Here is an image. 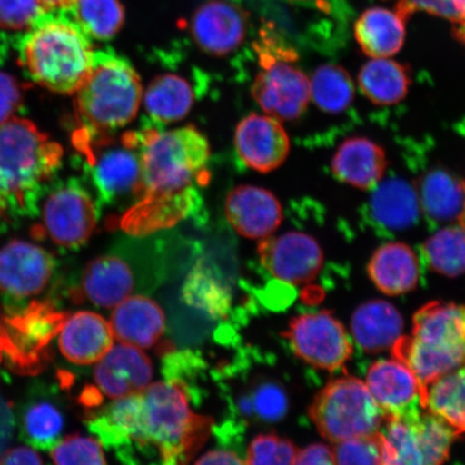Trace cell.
<instances>
[{"label":"cell","mask_w":465,"mask_h":465,"mask_svg":"<svg viewBox=\"0 0 465 465\" xmlns=\"http://www.w3.org/2000/svg\"><path fill=\"white\" fill-rule=\"evenodd\" d=\"M90 38L112 39L124 25L125 11L120 0H73L64 10Z\"/></svg>","instance_id":"33"},{"label":"cell","mask_w":465,"mask_h":465,"mask_svg":"<svg viewBox=\"0 0 465 465\" xmlns=\"http://www.w3.org/2000/svg\"><path fill=\"white\" fill-rule=\"evenodd\" d=\"M114 339L124 344L147 349L159 341L165 331V316L156 302L143 295H131L114 307Z\"/></svg>","instance_id":"23"},{"label":"cell","mask_w":465,"mask_h":465,"mask_svg":"<svg viewBox=\"0 0 465 465\" xmlns=\"http://www.w3.org/2000/svg\"><path fill=\"white\" fill-rule=\"evenodd\" d=\"M351 331L354 341L363 351L381 352L391 349L402 336L403 319L387 302L371 301L354 312Z\"/></svg>","instance_id":"26"},{"label":"cell","mask_w":465,"mask_h":465,"mask_svg":"<svg viewBox=\"0 0 465 465\" xmlns=\"http://www.w3.org/2000/svg\"><path fill=\"white\" fill-rule=\"evenodd\" d=\"M258 252L261 264L267 272L289 284L311 282L323 264L319 243L315 238L302 232L262 238Z\"/></svg>","instance_id":"11"},{"label":"cell","mask_w":465,"mask_h":465,"mask_svg":"<svg viewBox=\"0 0 465 465\" xmlns=\"http://www.w3.org/2000/svg\"><path fill=\"white\" fill-rule=\"evenodd\" d=\"M248 14L230 0H208L192 16V38L203 52L214 56L232 54L245 39Z\"/></svg>","instance_id":"14"},{"label":"cell","mask_w":465,"mask_h":465,"mask_svg":"<svg viewBox=\"0 0 465 465\" xmlns=\"http://www.w3.org/2000/svg\"><path fill=\"white\" fill-rule=\"evenodd\" d=\"M112 325L101 315L78 312L68 317L60 331V349L69 361L79 365L97 363L114 347Z\"/></svg>","instance_id":"21"},{"label":"cell","mask_w":465,"mask_h":465,"mask_svg":"<svg viewBox=\"0 0 465 465\" xmlns=\"http://www.w3.org/2000/svg\"><path fill=\"white\" fill-rule=\"evenodd\" d=\"M183 294L189 305L212 317H223L230 310L231 294L228 289L203 263L191 271Z\"/></svg>","instance_id":"37"},{"label":"cell","mask_w":465,"mask_h":465,"mask_svg":"<svg viewBox=\"0 0 465 465\" xmlns=\"http://www.w3.org/2000/svg\"><path fill=\"white\" fill-rule=\"evenodd\" d=\"M54 263L45 249L13 241L0 249V292L15 298L37 295L48 286Z\"/></svg>","instance_id":"15"},{"label":"cell","mask_w":465,"mask_h":465,"mask_svg":"<svg viewBox=\"0 0 465 465\" xmlns=\"http://www.w3.org/2000/svg\"><path fill=\"white\" fill-rule=\"evenodd\" d=\"M22 103V92L17 81L11 75L0 73V124L13 118Z\"/></svg>","instance_id":"44"},{"label":"cell","mask_w":465,"mask_h":465,"mask_svg":"<svg viewBox=\"0 0 465 465\" xmlns=\"http://www.w3.org/2000/svg\"><path fill=\"white\" fill-rule=\"evenodd\" d=\"M136 276L129 261L118 254L102 255L85 266L79 298L84 296L100 307H115L135 291Z\"/></svg>","instance_id":"22"},{"label":"cell","mask_w":465,"mask_h":465,"mask_svg":"<svg viewBox=\"0 0 465 465\" xmlns=\"http://www.w3.org/2000/svg\"><path fill=\"white\" fill-rule=\"evenodd\" d=\"M295 464H335L333 450L323 444H313L299 450Z\"/></svg>","instance_id":"46"},{"label":"cell","mask_w":465,"mask_h":465,"mask_svg":"<svg viewBox=\"0 0 465 465\" xmlns=\"http://www.w3.org/2000/svg\"><path fill=\"white\" fill-rule=\"evenodd\" d=\"M420 202L434 221L459 218L465 203V182L443 171L429 173L421 182Z\"/></svg>","instance_id":"32"},{"label":"cell","mask_w":465,"mask_h":465,"mask_svg":"<svg viewBox=\"0 0 465 465\" xmlns=\"http://www.w3.org/2000/svg\"><path fill=\"white\" fill-rule=\"evenodd\" d=\"M75 106L86 129H120L135 118L143 84L135 68L114 52H95L89 75L75 92Z\"/></svg>","instance_id":"5"},{"label":"cell","mask_w":465,"mask_h":465,"mask_svg":"<svg viewBox=\"0 0 465 465\" xmlns=\"http://www.w3.org/2000/svg\"><path fill=\"white\" fill-rule=\"evenodd\" d=\"M234 410L245 422H275L286 414L288 399L274 382L253 383L252 388L247 387L238 395Z\"/></svg>","instance_id":"36"},{"label":"cell","mask_w":465,"mask_h":465,"mask_svg":"<svg viewBox=\"0 0 465 465\" xmlns=\"http://www.w3.org/2000/svg\"><path fill=\"white\" fill-rule=\"evenodd\" d=\"M225 214L238 234L252 240L271 236L283 218L282 203L269 190L241 185L230 192Z\"/></svg>","instance_id":"18"},{"label":"cell","mask_w":465,"mask_h":465,"mask_svg":"<svg viewBox=\"0 0 465 465\" xmlns=\"http://www.w3.org/2000/svg\"><path fill=\"white\" fill-rule=\"evenodd\" d=\"M64 420L60 411L49 403L27 407L23 415L22 432L28 444L40 450H52L62 433Z\"/></svg>","instance_id":"38"},{"label":"cell","mask_w":465,"mask_h":465,"mask_svg":"<svg viewBox=\"0 0 465 465\" xmlns=\"http://www.w3.org/2000/svg\"><path fill=\"white\" fill-rule=\"evenodd\" d=\"M299 450L275 434H260L250 443L245 464H295Z\"/></svg>","instance_id":"40"},{"label":"cell","mask_w":465,"mask_h":465,"mask_svg":"<svg viewBox=\"0 0 465 465\" xmlns=\"http://www.w3.org/2000/svg\"><path fill=\"white\" fill-rule=\"evenodd\" d=\"M353 97V81L346 69L327 64L313 73L311 80V98L322 112H345L351 106Z\"/></svg>","instance_id":"34"},{"label":"cell","mask_w":465,"mask_h":465,"mask_svg":"<svg viewBox=\"0 0 465 465\" xmlns=\"http://www.w3.org/2000/svg\"><path fill=\"white\" fill-rule=\"evenodd\" d=\"M45 14L39 0H0V28L28 32Z\"/></svg>","instance_id":"43"},{"label":"cell","mask_w":465,"mask_h":465,"mask_svg":"<svg viewBox=\"0 0 465 465\" xmlns=\"http://www.w3.org/2000/svg\"><path fill=\"white\" fill-rule=\"evenodd\" d=\"M196 464H245L236 452L225 450H212L203 455Z\"/></svg>","instance_id":"48"},{"label":"cell","mask_w":465,"mask_h":465,"mask_svg":"<svg viewBox=\"0 0 465 465\" xmlns=\"http://www.w3.org/2000/svg\"><path fill=\"white\" fill-rule=\"evenodd\" d=\"M135 136L142 170L138 199L200 190L207 174L211 147L196 127L164 132L151 127Z\"/></svg>","instance_id":"3"},{"label":"cell","mask_w":465,"mask_h":465,"mask_svg":"<svg viewBox=\"0 0 465 465\" xmlns=\"http://www.w3.org/2000/svg\"><path fill=\"white\" fill-rule=\"evenodd\" d=\"M91 166L93 182L104 202L138 197L142 170L135 133L126 134L124 147L95 156Z\"/></svg>","instance_id":"20"},{"label":"cell","mask_w":465,"mask_h":465,"mask_svg":"<svg viewBox=\"0 0 465 465\" xmlns=\"http://www.w3.org/2000/svg\"><path fill=\"white\" fill-rule=\"evenodd\" d=\"M407 19L398 9L365 10L354 25V37L364 54L371 58L391 57L403 48Z\"/></svg>","instance_id":"25"},{"label":"cell","mask_w":465,"mask_h":465,"mask_svg":"<svg viewBox=\"0 0 465 465\" xmlns=\"http://www.w3.org/2000/svg\"><path fill=\"white\" fill-rule=\"evenodd\" d=\"M254 50L259 57L252 86L254 101L279 121L299 119L311 101V80L294 65L295 52L271 27L261 29Z\"/></svg>","instance_id":"7"},{"label":"cell","mask_w":465,"mask_h":465,"mask_svg":"<svg viewBox=\"0 0 465 465\" xmlns=\"http://www.w3.org/2000/svg\"><path fill=\"white\" fill-rule=\"evenodd\" d=\"M202 203L200 191L178 195H143L121 217L120 228L133 236H147L196 216Z\"/></svg>","instance_id":"17"},{"label":"cell","mask_w":465,"mask_h":465,"mask_svg":"<svg viewBox=\"0 0 465 465\" xmlns=\"http://www.w3.org/2000/svg\"><path fill=\"white\" fill-rule=\"evenodd\" d=\"M388 166L385 151L364 137H352L342 143L332 160L334 176L360 190L376 187Z\"/></svg>","instance_id":"24"},{"label":"cell","mask_w":465,"mask_h":465,"mask_svg":"<svg viewBox=\"0 0 465 465\" xmlns=\"http://www.w3.org/2000/svg\"><path fill=\"white\" fill-rule=\"evenodd\" d=\"M51 458L56 464H106V457L100 441L81 435L68 436L58 440L51 450Z\"/></svg>","instance_id":"39"},{"label":"cell","mask_w":465,"mask_h":465,"mask_svg":"<svg viewBox=\"0 0 465 465\" xmlns=\"http://www.w3.org/2000/svg\"><path fill=\"white\" fill-rule=\"evenodd\" d=\"M179 383H150L143 391L116 399L92 418L89 427L101 443L130 458L154 453L165 464L188 463L206 443L212 418L194 414Z\"/></svg>","instance_id":"1"},{"label":"cell","mask_w":465,"mask_h":465,"mask_svg":"<svg viewBox=\"0 0 465 465\" xmlns=\"http://www.w3.org/2000/svg\"><path fill=\"white\" fill-rule=\"evenodd\" d=\"M235 148L243 164L260 173H270L288 158L290 139L274 116L252 114L236 127Z\"/></svg>","instance_id":"16"},{"label":"cell","mask_w":465,"mask_h":465,"mask_svg":"<svg viewBox=\"0 0 465 465\" xmlns=\"http://www.w3.org/2000/svg\"><path fill=\"white\" fill-rule=\"evenodd\" d=\"M397 9L407 17L416 11L449 20L459 39L465 42V0H398Z\"/></svg>","instance_id":"41"},{"label":"cell","mask_w":465,"mask_h":465,"mask_svg":"<svg viewBox=\"0 0 465 465\" xmlns=\"http://www.w3.org/2000/svg\"><path fill=\"white\" fill-rule=\"evenodd\" d=\"M60 144L31 121L13 116L0 124V207L20 203L61 165Z\"/></svg>","instance_id":"6"},{"label":"cell","mask_w":465,"mask_h":465,"mask_svg":"<svg viewBox=\"0 0 465 465\" xmlns=\"http://www.w3.org/2000/svg\"><path fill=\"white\" fill-rule=\"evenodd\" d=\"M360 90L378 106H391L404 100L411 84V74L402 64L391 58H373L364 64L358 75Z\"/></svg>","instance_id":"29"},{"label":"cell","mask_w":465,"mask_h":465,"mask_svg":"<svg viewBox=\"0 0 465 465\" xmlns=\"http://www.w3.org/2000/svg\"><path fill=\"white\" fill-rule=\"evenodd\" d=\"M15 415L13 409L0 395V456L8 450L15 433Z\"/></svg>","instance_id":"45"},{"label":"cell","mask_w":465,"mask_h":465,"mask_svg":"<svg viewBox=\"0 0 465 465\" xmlns=\"http://www.w3.org/2000/svg\"><path fill=\"white\" fill-rule=\"evenodd\" d=\"M284 336L296 356L320 370H339L352 354V342L344 325L329 312L293 318Z\"/></svg>","instance_id":"10"},{"label":"cell","mask_w":465,"mask_h":465,"mask_svg":"<svg viewBox=\"0 0 465 465\" xmlns=\"http://www.w3.org/2000/svg\"><path fill=\"white\" fill-rule=\"evenodd\" d=\"M0 464H43V459L28 447H16L0 456Z\"/></svg>","instance_id":"47"},{"label":"cell","mask_w":465,"mask_h":465,"mask_svg":"<svg viewBox=\"0 0 465 465\" xmlns=\"http://www.w3.org/2000/svg\"><path fill=\"white\" fill-rule=\"evenodd\" d=\"M95 51L91 38L64 11L45 13L26 34L21 56L35 83L74 94L89 75Z\"/></svg>","instance_id":"2"},{"label":"cell","mask_w":465,"mask_h":465,"mask_svg":"<svg viewBox=\"0 0 465 465\" xmlns=\"http://www.w3.org/2000/svg\"><path fill=\"white\" fill-rule=\"evenodd\" d=\"M94 200L79 185L57 189L44 207V225L57 245L74 248L89 241L97 224Z\"/></svg>","instance_id":"12"},{"label":"cell","mask_w":465,"mask_h":465,"mask_svg":"<svg viewBox=\"0 0 465 465\" xmlns=\"http://www.w3.org/2000/svg\"><path fill=\"white\" fill-rule=\"evenodd\" d=\"M381 464L444 463L457 433L449 423L427 410L401 420H385L378 432Z\"/></svg>","instance_id":"9"},{"label":"cell","mask_w":465,"mask_h":465,"mask_svg":"<svg viewBox=\"0 0 465 465\" xmlns=\"http://www.w3.org/2000/svg\"><path fill=\"white\" fill-rule=\"evenodd\" d=\"M392 356L414 371L423 393L430 383L465 364V306L443 302L424 305L401 336Z\"/></svg>","instance_id":"4"},{"label":"cell","mask_w":465,"mask_h":465,"mask_svg":"<svg viewBox=\"0 0 465 465\" xmlns=\"http://www.w3.org/2000/svg\"><path fill=\"white\" fill-rule=\"evenodd\" d=\"M45 13H54V11H64L69 7L73 0H39Z\"/></svg>","instance_id":"49"},{"label":"cell","mask_w":465,"mask_h":465,"mask_svg":"<svg viewBox=\"0 0 465 465\" xmlns=\"http://www.w3.org/2000/svg\"><path fill=\"white\" fill-rule=\"evenodd\" d=\"M333 455L336 464H381L380 435L339 441L335 443Z\"/></svg>","instance_id":"42"},{"label":"cell","mask_w":465,"mask_h":465,"mask_svg":"<svg viewBox=\"0 0 465 465\" xmlns=\"http://www.w3.org/2000/svg\"><path fill=\"white\" fill-rule=\"evenodd\" d=\"M365 383L385 420H401L426 410L421 383L398 359H382L371 364Z\"/></svg>","instance_id":"13"},{"label":"cell","mask_w":465,"mask_h":465,"mask_svg":"<svg viewBox=\"0 0 465 465\" xmlns=\"http://www.w3.org/2000/svg\"><path fill=\"white\" fill-rule=\"evenodd\" d=\"M153 374V364L142 349L121 342L97 362L94 380L106 397L116 400L143 391Z\"/></svg>","instance_id":"19"},{"label":"cell","mask_w":465,"mask_h":465,"mask_svg":"<svg viewBox=\"0 0 465 465\" xmlns=\"http://www.w3.org/2000/svg\"><path fill=\"white\" fill-rule=\"evenodd\" d=\"M422 255L427 264L440 275L460 276L465 272V231L460 225L435 232L424 242Z\"/></svg>","instance_id":"35"},{"label":"cell","mask_w":465,"mask_h":465,"mask_svg":"<svg viewBox=\"0 0 465 465\" xmlns=\"http://www.w3.org/2000/svg\"><path fill=\"white\" fill-rule=\"evenodd\" d=\"M459 225L461 226V228L465 231V203H464V207L462 209V212L460 213V216H459Z\"/></svg>","instance_id":"50"},{"label":"cell","mask_w":465,"mask_h":465,"mask_svg":"<svg viewBox=\"0 0 465 465\" xmlns=\"http://www.w3.org/2000/svg\"><path fill=\"white\" fill-rule=\"evenodd\" d=\"M2 322H3V313L0 312V330H2ZM0 361H2V357H0Z\"/></svg>","instance_id":"51"},{"label":"cell","mask_w":465,"mask_h":465,"mask_svg":"<svg viewBox=\"0 0 465 465\" xmlns=\"http://www.w3.org/2000/svg\"><path fill=\"white\" fill-rule=\"evenodd\" d=\"M193 103L194 93L188 81L173 74L153 79L144 94V108L151 120L162 125L183 119Z\"/></svg>","instance_id":"30"},{"label":"cell","mask_w":465,"mask_h":465,"mask_svg":"<svg viewBox=\"0 0 465 465\" xmlns=\"http://www.w3.org/2000/svg\"><path fill=\"white\" fill-rule=\"evenodd\" d=\"M310 416L319 433L334 444L375 435L385 421L365 381L356 377L329 382L313 400Z\"/></svg>","instance_id":"8"},{"label":"cell","mask_w":465,"mask_h":465,"mask_svg":"<svg viewBox=\"0 0 465 465\" xmlns=\"http://www.w3.org/2000/svg\"><path fill=\"white\" fill-rule=\"evenodd\" d=\"M371 213L389 230L409 229L420 218V196L403 180H389L371 195Z\"/></svg>","instance_id":"28"},{"label":"cell","mask_w":465,"mask_h":465,"mask_svg":"<svg viewBox=\"0 0 465 465\" xmlns=\"http://www.w3.org/2000/svg\"><path fill=\"white\" fill-rule=\"evenodd\" d=\"M423 405L458 436L465 434V364L430 383L424 389Z\"/></svg>","instance_id":"31"},{"label":"cell","mask_w":465,"mask_h":465,"mask_svg":"<svg viewBox=\"0 0 465 465\" xmlns=\"http://www.w3.org/2000/svg\"><path fill=\"white\" fill-rule=\"evenodd\" d=\"M369 275L381 292L404 294L414 290L420 281V262L405 243L389 242L377 249L371 257Z\"/></svg>","instance_id":"27"}]
</instances>
